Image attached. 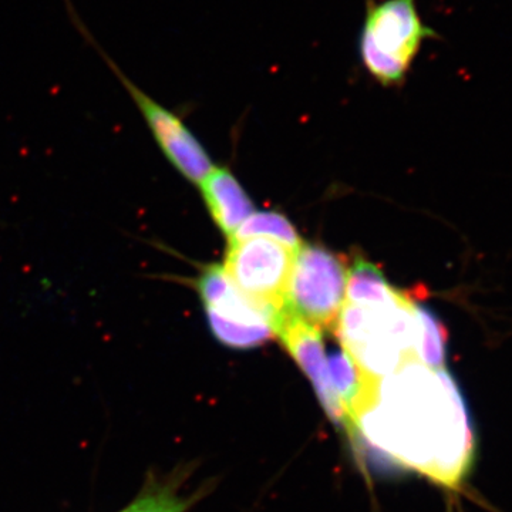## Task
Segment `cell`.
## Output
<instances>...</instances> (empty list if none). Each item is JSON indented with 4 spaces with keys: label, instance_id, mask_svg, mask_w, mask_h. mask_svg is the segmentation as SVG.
<instances>
[{
    "label": "cell",
    "instance_id": "5b68a950",
    "mask_svg": "<svg viewBox=\"0 0 512 512\" xmlns=\"http://www.w3.org/2000/svg\"><path fill=\"white\" fill-rule=\"evenodd\" d=\"M295 252L274 239H231L224 269L239 292L281 316L288 299Z\"/></svg>",
    "mask_w": 512,
    "mask_h": 512
},
{
    "label": "cell",
    "instance_id": "ba28073f",
    "mask_svg": "<svg viewBox=\"0 0 512 512\" xmlns=\"http://www.w3.org/2000/svg\"><path fill=\"white\" fill-rule=\"evenodd\" d=\"M348 302L356 305H394L406 296L387 284L382 272L362 258H356L348 274Z\"/></svg>",
    "mask_w": 512,
    "mask_h": 512
},
{
    "label": "cell",
    "instance_id": "8992f818",
    "mask_svg": "<svg viewBox=\"0 0 512 512\" xmlns=\"http://www.w3.org/2000/svg\"><path fill=\"white\" fill-rule=\"evenodd\" d=\"M276 335L284 343L289 355L311 380L313 389L318 394L319 402L323 410L328 413L329 419L340 427L345 426L342 406L330 380L328 356H326L320 329L284 311L279 316Z\"/></svg>",
    "mask_w": 512,
    "mask_h": 512
},
{
    "label": "cell",
    "instance_id": "277c9868",
    "mask_svg": "<svg viewBox=\"0 0 512 512\" xmlns=\"http://www.w3.org/2000/svg\"><path fill=\"white\" fill-rule=\"evenodd\" d=\"M346 285L348 272L342 256L302 242L293 258L285 311L315 328L335 332Z\"/></svg>",
    "mask_w": 512,
    "mask_h": 512
},
{
    "label": "cell",
    "instance_id": "30bf717a",
    "mask_svg": "<svg viewBox=\"0 0 512 512\" xmlns=\"http://www.w3.org/2000/svg\"><path fill=\"white\" fill-rule=\"evenodd\" d=\"M416 312L420 325V363L430 369H443L446 360V329L426 306L416 305Z\"/></svg>",
    "mask_w": 512,
    "mask_h": 512
},
{
    "label": "cell",
    "instance_id": "7a4b0ae2",
    "mask_svg": "<svg viewBox=\"0 0 512 512\" xmlns=\"http://www.w3.org/2000/svg\"><path fill=\"white\" fill-rule=\"evenodd\" d=\"M431 39L440 35L424 23L416 0H366L357 52L377 83L402 86L424 42Z\"/></svg>",
    "mask_w": 512,
    "mask_h": 512
},
{
    "label": "cell",
    "instance_id": "52a82bcc",
    "mask_svg": "<svg viewBox=\"0 0 512 512\" xmlns=\"http://www.w3.org/2000/svg\"><path fill=\"white\" fill-rule=\"evenodd\" d=\"M200 185L212 218L222 232L232 238L244 221L254 214V204L249 200L247 192L234 175L222 168H214Z\"/></svg>",
    "mask_w": 512,
    "mask_h": 512
},
{
    "label": "cell",
    "instance_id": "6da1fadb",
    "mask_svg": "<svg viewBox=\"0 0 512 512\" xmlns=\"http://www.w3.org/2000/svg\"><path fill=\"white\" fill-rule=\"evenodd\" d=\"M397 372L380 383L357 433L403 466L453 487L466 476L474 454L463 396L444 367L410 363Z\"/></svg>",
    "mask_w": 512,
    "mask_h": 512
},
{
    "label": "cell",
    "instance_id": "3957f363",
    "mask_svg": "<svg viewBox=\"0 0 512 512\" xmlns=\"http://www.w3.org/2000/svg\"><path fill=\"white\" fill-rule=\"evenodd\" d=\"M67 16L72 20L74 28L86 40L87 45L96 50L100 59L109 67L110 72L117 77L121 86L136 104L141 117L146 121L148 130L153 134L158 147L163 151L167 160L174 165L178 173L184 175L188 181L200 184L208 174L214 170V165L207 151L201 146L197 137L185 126L184 121L174 111L168 110L163 104L144 92L138 84L124 73L116 60L113 59L97 42L96 37L87 28L82 16L77 12L72 0H63Z\"/></svg>",
    "mask_w": 512,
    "mask_h": 512
},
{
    "label": "cell",
    "instance_id": "7c38bea8",
    "mask_svg": "<svg viewBox=\"0 0 512 512\" xmlns=\"http://www.w3.org/2000/svg\"><path fill=\"white\" fill-rule=\"evenodd\" d=\"M197 497L178 494L171 481L167 484L150 485L144 493L123 512H185Z\"/></svg>",
    "mask_w": 512,
    "mask_h": 512
},
{
    "label": "cell",
    "instance_id": "8fae6325",
    "mask_svg": "<svg viewBox=\"0 0 512 512\" xmlns=\"http://www.w3.org/2000/svg\"><path fill=\"white\" fill-rule=\"evenodd\" d=\"M207 318L212 335L229 348H256L276 336L275 329L271 325H241V323L228 322L212 313H207Z\"/></svg>",
    "mask_w": 512,
    "mask_h": 512
},
{
    "label": "cell",
    "instance_id": "9c48e42d",
    "mask_svg": "<svg viewBox=\"0 0 512 512\" xmlns=\"http://www.w3.org/2000/svg\"><path fill=\"white\" fill-rule=\"evenodd\" d=\"M261 237H269V239L281 242L286 247L292 248L293 251H296L302 244L301 238L291 222L286 220L284 215L271 211L252 214L229 239L241 241V239Z\"/></svg>",
    "mask_w": 512,
    "mask_h": 512
}]
</instances>
